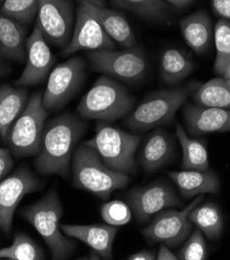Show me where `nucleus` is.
<instances>
[{
  "label": "nucleus",
  "instance_id": "nucleus-1",
  "mask_svg": "<svg viewBox=\"0 0 230 260\" xmlns=\"http://www.w3.org/2000/svg\"><path fill=\"white\" fill-rule=\"evenodd\" d=\"M86 122L71 113L50 120L44 129L41 151L36 167L43 175L69 174L75 147L86 131Z\"/></svg>",
  "mask_w": 230,
  "mask_h": 260
},
{
  "label": "nucleus",
  "instance_id": "nucleus-2",
  "mask_svg": "<svg viewBox=\"0 0 230 260\" xmlns=\"http://www.w3.org/2000/svg\"><path fill=\"white\" fill-rule=\"evenodd\" d=\"M72 159L74 186L101 199L108 200L115 190L123 189L130 183L129 174L108 168L98 153L86 144L77 147Z\"/></svg>",
  "mask_w": 230,
  "mask_h": 260
},
{
  "label": "nucleus",
  "instance_id": "nucleus-3",
  "mask_svg": "<svg viewBox=\"0 0 230 260\" xmlns=\"http://www.w3.org/2000/svg\"><path fill=\"white\" fill-rule=\"evenodd\" d=\"M21 216L40 233L53 259H67L74 253L76 243L63 235L60 228L62 204L57 191H50L36 203L25 207Z\"/></svg>",
  "mask_w": 230,
  "mask_h": 260
},
{
  "label": "nucleus",
  "instance_id": "nucleus-4",
  "mask_svg": "<svg viewBox=\"0 0 230 260\" xmlns=\"http://www.w3.org/2000/svg\"><path fill=\"white\" fill-rule=\"evenodd\" d=\"M135 105V98L122 84L109 76H102L78 105L82 118L114 122L129 115Z\"/></svg>",
  "mask_w": 230,
  "mask_h": 260
},
{
  "label": "nucleus",
  "instance_id": "nucleus-5",
  "mask_svg": "<svg viewBox=\"0 0 230 260\" xmlns=\"http://www.w3.org/2000/svg\"><path fill=\"white\" fill-rule=\"evenodd\" d=\"M200 85L199 82L191 81L183 86L150 93L126 116V126L134 131L143 132L170 123L177 110Z\"/></svg>",
  "mask_w": 230,
  "mask_h": 260
},
{
  "label": "nucleus",
  "instance_id": "nucleus-6",
  "mask_svg": "<svg viewBox=\"0 0 230 260\" xmlns=\"http://www.w3.org/2000/svg\"><path fill=\"white\" fill-rule=\"evenodd\" d=\"M140 142L139 136L127 133L109 122L98 121L93 138L84 144L93 148L111 170L130 174L136 171L135 154Z\"/></svg>",
  "mask_w": 230,
  "mask_h": 260
},
{
  "label": "nucleus",
  "instance_id": "nucleus-7",
  "mask_svg": "<svg viewBox=\"0 0 230 260\" xmlns=\"http://www.w3.org/2000/svg\"><path fill=\"white\" fill-rule=\"evenodd\" d=\"M48 111L43 105V94L35 93L26 107L14 121L7 136V143L16 158L38 155L41 151Z\"/></svg>",
  "mask_w": 230,
  "mask_h": 260
},
{
  "label": "nucleus",
  "instance_id": "nucleus-8",
  "mask_svg": "<svg viewBox=\"0 0 230 260\" xmlns=\"http://www.w3.org/2000/svg\"><path fill=\"white\" fill-rule=\"evenodd\" d=\"M87 58L94 71L129 84L141 81L148 69L145 53L138 46L121 51L92 50L87 53Z\"/></svg>",
  "mask_w": 230,
  "mask_h": 260
},
{
  "label": "nucleus",
  "instance_id": "nucleus-9",
  "mask_svg": "<svg viewBox=\"0 0 230 260\" xmlns=\"http://www.w3.org/2000/svg\"><path fill=\"white\" fill-rule=\"evenodd\" d=\"M85 62L75 56L56 66L49 76L47 87L43 93V105L49 111H57L80 90L85 79Z\"/></svg>",
  "mask_w": 230,
  "mask_h": 260
},
{
  "label": "nucleus",
  "instance_id": "nucleus-10",
  "mask_svg": "<svg viewBox=\"0 0 230 260\" xmlns=\"http://www.w3.org/2000/svg\"><path fill=\"white\" fill-rule=\"evenodd\" d=\"M204 199V194L196 198L182 211L166 209L151 218V222L142 230L144 238L151 244H164L170 248L182 245L193 228L188 216L192 209Z\"/></svg>",
  "mask_w": 230,
  "mask_h": 260
},
{
  "label": "nucleus",
  "instance_id": "nucleus-11",
  "mask_svg": "<svg viewBox=\"0 0 230 260\" xmlns=\"http://www.w3.org/2000/svg\"><path fill=\"white\" fill-rule=\"evenodd\" d=\"M76 19L72 39L63 49V56H71L82 50L110 49L116 44L110 39L97 19L90 0H76Z\"/></svg>",
  "mask_w": 230,
  "mask_h": 260
},
{
  "label": "nucleus",
  "instance_id": "nucleus-12",
  "mask_svg": "<svg viewBox=\"0 0 230 260\" xmlns=\"http://www.w3.org/2000/svg\"><path fill=\"white\" fill-rule=\"evenodd\" d=\"M37 23L47 41L65 48L73 36L75 19L71 0H38Z\"/></svg>",
  "mask_w": 230,
  "mask_h": 260
},
{
  "label": "nucleus",
  "instance_id": "nucleus-13",
  "mask_svg": "<svg viewBox=\"0 0 230 260\" xmlns=\"http://www.w3.org/2000/svg\"><path fill=\"white\" fill-rule=\"evenodd\" d=\"M126 200L133 216L140 223L147 222L166 209L182 204L173 187L162 180L133 189L126 195Z\"/></svg>",
  "mask_w": 230,
  "mask_h": 260
},
{
  "label": "nucleus",
  "instance_id": "nucleus-14",
  "mask_svg": "<svg viewBox=\"0 0 230 260\" xmlns=\"http://www.w3.org/2000/svg\"><path fill=\"white\" fill-rule=\"evenodd\" d=\"M40 187V179L26 166L19 167L0 181V229L5 233L12 230L14 215L21 200Z\"/></svg>",
  "mask_w": 230,
  "mask_h": 260
},
{
  "label": "nucleus",
  "instance_id": "nucleus-15",
  "mask_svg": "<svg viewBox=\"0 0 230 260\" xmlns=\"http://www.w3.org/2000/svg\"><path fill=\"white\" fill-rule=\"evenodd\" d=\"M46 41L36 22L32 34L26 40V66L15 82L17 87L36 86L46 81L55 62V57Z\"/></svg>",
  "mask_w": 230,
  "mask_h": 260
},
{
  "label": "nucleus",
  "instance_id": "nucleus-16",
  "mask_svg": "<svg viewBox=\"0 0 230 260\" xmlns=\"http://www.w3.org/2000/svg\"><path fill=\"white\" fill-rule=\"evenodd\" d=\"M184 116L188 132L196 137L230 131V110L187 104Z\"/></svg>",
  "mask_w": 230,
  "mask_h": 260
},
{
  "label": "nucleus",
  "instance_id": "nucleus-17",
  "mask_svg": "<svg viewBox=\"0 0 230 260\" xmlns=\"http://www.w3.org/2000/svg\"><path fill=\"white\" fill-rule=\"evenodd\" d=\"M60 228L69 238L79 240L96 252L102 259H112V248L117 235V226L109 224L72 225L62 224Z\"/></svg>",
  "mask_w": 230,
  "mask_h": 260
},
{
  "label": "nucleus",
  "instance_id": "nucleus-18",
  "mask_svg": "<svg viewBox=\"0 0 230 260\" xmlns=\"http://www.w3.org/2000/svg\"><path fill=\"white\" fill-rule=\"evenodd\" d=\"M174 151L175 142L172 136L159 127L147 137L137 162L147 173L155 172L171 160Z\"/></svg>",
  "mask_w": 230,
  "mask_h": 260
},
{
  "label": "nucleus",
  "instance_id": "nucleus-19",
  "mask_svg": "<svg viewBox=\"0 0 230 260\" xmlns=\"http://www.w3.org/2000/svg\"><path fill=\"white\" fill-rule=\"evenodd\" d=\"M168 175L185 200L201 194L218 193L220 190V180L211 169L169 171Z\"/></svg>",
  "mask_w": 230,
  "mask_h": 260
},
{
  "label": "nucleus",
  "instance_id": "nucleus-20",
  "mask_svg": "<svg viewBox=\"0 0 230 260\" xmlns=\"http://www.w3.org/2000/svg\"><path fill=\"white\" fill-rule=\"evenodd\" d=\"M102 26L110 39L123 49L136 46V37L125 17L118 11L105 7L103 0H90Z\"/></svg>",
  "mask_w": 230,
  "mask_h": 260
},
{
  "label": "nucleus",
  "instance_id": "nucleus-21",
  "mask_svg": "<svg viewBox=\"0 0 230 260\" xmlns=\"http://www.w3.org/2000/svg\"><path fill=\"white\" fill-rule=\"evenodd\" d=\"M183 37L188 46L198 54H204L210 49L213 39L212 22L206 11H198L185 17L180 22Z\"/></svg>",
  "mask_w": 230,
  "mask_h": 260
},
{
  "label": "nucleus",
  "instance_id": "nucleus-22",
  "mask_svg": "<svg viewBox=\"0 0 230 260\" xmlns=\"http://www.w3.org/2000/svg\"><path fill=\"white\" fill-rule=\"evenodd\" d=\"M23 25L0 12V57L22 61L26 55Z\"/></svg>",
  "mask_w": 230,
  "mask_h": 260
},
{
  "label": "nucleus",
  "instance_id": "nucleus-23",
  "mask_svg": "<svg viewBox=\"0 0 230 260\" xmlns=\"http://www.w3.org/2000/svg\"><path fill=\"white\" fill-rule=\"evenodd\" d=\"M28 103V92L23 87L15 88L10 84L0 87V136L7 139L9 129L23 112Z\"/></svg>",
  "mask_w": 230,
  "mask_h": 260
},
{
  "label": "nucleus",
  "instance_id": "nucleus-24",
  "mask_svg": "<svg viewBox=\"0 0 230 260\" xmlns=\"http://www.w3.org/2000/svg\"><path fill=\"white\" fill-rule=\"evenodd\" d=\"M194 62L186 52L176 48L165 49L160 59V75L164 83L177 86L192 73Z\"/></svg>",
  "mask_w": 230,
  "mask_h": 260
},
{
  "label": "nucleus",
  "instance_id": "nucleus-25",
  "mask_svg": "<svg viewBox=\"0 0 230 260\" xmlns=\"http://www.w3.org/2000/svg\"><path fill=\"white\" fill-rule=\"evenodd\" d=\"M175 134L183 149L182 169L199 171L210 169L209 153L204 143L201 140L190 138L180 123L176 124Z\"/></svg>",
  "mask_w": 230,
  "mask_h": 260
},
{
  "label": "nucleus",
  "instance_id": "nucleus-26",
  "mask_svg": "<svg viewBox=\"0 0 230 260\" xmlns=\"http://www.w3.org/2000/svg\"><path fill=\"white\" fill-rule=\"evenodd\" d=\"M189 220L210 240H218L223 231V216L213 202L196 205L189 213Z\"/></svg>",
  "mask_w": 230,
  "mask_h": 260
},
{
  "label": "nucleus",
  "instance_id": "nucleus-27",
  "mask_svg": "<svg viewBox=\"0 0 230 260\" xmlns=\"http://www.w3.org/2000/svg\"><path fill=\"white\" fill-rule=\"evenodd\" d=\"M193 101L199 106L230 110V81L224 78H215L201 84L193 93Z\"/></svg>",
  "mask_w": 230,
  "mask_h": 260
},
{
  "label": "nucleus",
  "instance_id": "nucleus-28",
  "mask_svg": "<svg viewBox=\"0 0 230 260\" xmlns=\"http://www.w3.org/2000/svg\"><path fill=\"white\" fill-rule=\"evenodd\" d=\"M117 8L134 13L149 21H164L169 13V6L164 0H110Z\"/></svg>",
  "mask_w": 230,
  "mask_h": 260
},
{
  "label": "nucleus",
  "instance_id": "nucleus-29",
  "mask_svg": "<svg viewBox=\"0 0 230 260\" xmlns=\"http://www.w3.org/2000/svg\"><path fill=\"white\" fill-rule=\"evenodd\" d=\"M0 259L43 260L45 253L30 237L19 232L15 235L11 246L0 249Z\"/></svg>",
  "mask_w": 230,
  "mask_h": 260
},
{
  "label": "nucleus",
  "instance_id": "nucleus-30",
  "mask_svg": "<svg viewBox=\"0 0 230 260\" xmlns=\"http://www.w3.org/2000/svg\"><path fill=\"white\" fill-rule=\"evenodd\" d=\"M216 44V61L214 69L217 74L221 75L223 70L230 63V21L220 19L215 28Z\"/></svg>",
  "mask_w": 230,
  "mask_h": 260
},
{
  "label": "nucleus",
  "instance_id": "nucleus-31",
  "mask_svg": "<svg viewBox=\"0 0 230 260\" xmlns=\"http://www.w3.org/2000/svg\"><path fill=\"white\" fill-rule=\"evenodd\" d=\"M38 0H4L0 12L22 25L29 24L37 16Z\"/></svg>",
  "mask_w": 230,
  "mask_h": 260
},
{
  "label": "nucleus",
  "instance_id": "nucleus-32",
  "mask_svg": "<svg viewBox=\"0 0 230 260\" xmlns=\"http://www.w3.org/2000/svg\"><path fill=\"white\" fill-rule=\"evenodd\" d=\"M101 215L107 224L122 226L131 221L133 214L129 204L120 200H112L102 205Z\"/></svg>",
  "mask_w": 230,
  "mask_h": 260
},
{
  "label": "nucleus",
  "instance_id": "nucleus-33",
  "mask_svg": "<svg viewBox=\"0 0 230 260\" xmlns=\"http://www.w3.org/2000/svg\"><path fill=\"white\" fill-rule=\"evenodd\" d=\"M208 257L207 244L200 229L194 230L177 253L180 260H204Z\"/></svg>",
  "mask_w": 230,
  "mask_h": 260
},
{
  "label": "nucleus",
  "instance_id": "nucleus-34",
  "mask_svg": "<svg viewBox=\"0 0 230 260\" xmlns=\"http://www.w3.org/2000/svg\"><path fill=\"white\" fill-rule=\"evenodd\" d=\"M11 149L0 147V181L5 179L13 168L14 161Z\"/></svg>",
  "mask_w": 230,
  "mask_h": 260
},
{
  "label": "nucleus",
  "instance_id": "nucleus-35",
  "mask_svg": "<svg viewBox=\"0 0 230 260\" xmlns=\"http://www.w3.org/2000/svg\"><path fill=\"white\" fill-rule=\"evenodd\" d=\"M214 13L221 19L230 20V0H211Z\"/></svg>",
  "mask_w": 230,
  "mask_h": 260
},
{
  "label": "nucleus",
  "instance_id": "nucleus-36",
  "mask_svg": "<svg viewBox=\"0 0 230 260\" xmlns=\"http://www.w3.org/2000/svg\"><path fill=\"white\" fill-rule=\"evenodd\" d=\"M157 260H177V255H175L168 246L161 244L158 253L156 254Z\"/></svg>",
  "mask_w": 230,
  "mask_h": 260
},
{
  "label": "nucleus",
  "instance_id": "nucleus-37",
  "mask_svg": "<svg viewBox=\"0 0 230 260\" xmlns=\"http://www.w3.org/2000/svg\"><path fill=\"white\" fill-rule=\"evenodd\" d=\"M130 260H153L156 259V253L151 250H141L127 257Z\"/></svg>",
  "mask_w": 230,
  "mask_h": 260
},
{
  "label": "nucleus",
  "instance_id": "nucleus-38",
  "mask_svg": "<svg viewBox=\"0 0 230 260\" xmlns=\"http://www.w3.org/2000/svg\"><path fill=\"white\" fill-rule=\"evenodd\" d=\"M165 2L171 4L173 7L177 8V9H184L187 8L188 6H190L194 0H165Z\"/></svg>",
  "mask_w": 230,
  "mask_h": 260
},
{
  "label": "nucleus",
  "instance_id": "nucleus-39",
  "mask_svg": "<svg viewBox=\"0 0 230 260\" xmlns=\"http://www.w3.org/2000/svg\"><path fill=\"white\" fill-rule=\"evenodd\" d=\"M8 71H9V67L5 62L0 60V79H2V78L8 73Z\"/></svg>",
  "mask_w": 230,
  "mask_h": 260
},
{
  "label": "nucleus",
  "instance_id": "nucleus-40",
  "mask_svg": "<svg viewBox=\"0 0 230 260\" xmlns=\"http://www.w3.org/2000/svg\"><path fill=\"white\" fill-rule=\"evenodd\" d=\"M221 76H222V78H224V79L230 81V63L223 70Z\"/></svg>",
  "mask_w": 230,
  "mask_h": 260
},
{
  "label": "nucleus",
  "instance_id": "nucleus-41",
  "mask_svg": "<svg viewBox=\"0 0 230 260\" xmlns=\"http://www.w3.org/2000/svg\"><path fill=\"white\" fill-rule=\"evenodd\" d=\"M4 2V0H0V3H3Z\"/></svg>",
  "mask_w": 230,
  "mask_h": 260
}]
</instances>
